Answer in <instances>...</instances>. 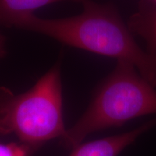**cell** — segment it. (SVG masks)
<instances>
[{
	"label": "cell",
	"instance_id": "cell-1",
	"mask_svg": "<svg viewBox=\"0 0 156 156\" xmlns=\"http://www.w3.org/2000/svg\"><path fill=\"white\" fill-rule=\"evenodd\" d=\"M76 16L43 19L34 14L17 21L15 27L39 33L64 44L130 63L156 87V51L144 50L114 6L90 0L83 2Z\"/></svg>",
	"mask_w": 156,
	"mask_h": 156
},
{
	"label": "cell",
	"instance_id": "cell-2",
	"mask_svg": "<svg viewBox=\"0 0 156 156\" xmlns=\"http://www.w3.org/2000/svg\"><path fill=\"white\" fill-rule=\"evenodd\" d=\"M153 114H156V87L132 64L117 61L98 87L85 112L66 131L62 143L75 148L90 134Z\"/></svg>",
	"mask_w": 156,
	"mask_h": 156
},
{
	"label": "cell",
	"instance_id": "cell-3",
	"mask_svg": "<svg viewBox=\"0 0 156 156\" xmlns=\"http://www.w3.org/2000/svg\"><path fill=\"white\" fill-rule=\"evenodd\" d=\"M58 61L30 90L14 94L0 87V134H15L22 142L34 147L54 138H62L64 124Z\"/></svg>",
	"mask_w": 156,
	"mask_h": 156
},
{
	"label": "cell",
	"instance_id": "cell-4",
	"mask_svg": "<svg viewBox=\"0 0 156 156\" xmlns=\"http://www.w3.org/2000/svg\"><path fill=\"white\" fill-rule=\"evenodd\" d=\"M156 126V117L131 131L80 144L69 156H117L142 134Z\"/></svg>",
	"mask_w": 156,
	"mask_h": 156
},
{
	"label": "cell",
	"instance_id": "cell-5",
	"mask_svg": "<svg viewBox=\"0 0 156 156\" xmlns=\"http://www.w3.org/2000/svg\"><path fill=\"white\" fill-rule=\"evenodd\" d=\"M126 24L132 34L145 41L147 50L156 51V4L154 2L143 0Z\"/></svg>",
	"mask_w": 156,
	"mask_h": 156
},
{
	"label": "cell",
	"instance_id": "cell-6",
	"mask_svg": "<svg viewBox=\"0 0 156 156\" xmlns=\"http://www.w3.org/2000/svg\"><path fill=\"white\" fill-rule=\"evenodd\" d=\"M67 0H0V25L15 27L23 17L34 14L36 9L44 6ZM80 2L85 0H69Z\"/></svg>",
	"mask_w": 156,
	"mask_h": 156
},
{
	"label": "cell",
	"instance_id": "cell-7",
	"mask_svg": "<svg viewBox=\"0 0 156 156\" xmlns=\"http://www.w3.org/2000/svg\"><path fill=\"white\" fill-rule=\"evenodd\" d=\"M35 147L21 142V143H1L0 156H29Z\"/></svg>",
	"mask_w": 156,
	"mask_h": 156
},
{
	"label": "cell",
	"instance_id": "cell-8",
	"mask_svg": "<svg viewBox=\"0 0 156 156\" xmlns=\"http://www.w3.org/2000/svg\"><path fill=\"white\" fill-rule=\"evenodd\" d=\"M6 55L5 38L2 35L0 34V58H3Z\"/></svg>",
	"mask_w": 156,
	"mask_h": 156
},
{
	"label": "cell",
	"instance_id": "cell-9",
	"mask_svg": "<svg viewBox=\"0 0 156 156\" xmlns=\"http://www.w3.org/2000/svg\"><path fill=\"white\" fill-rule=\"evenodd\" d=\"M152 1H153V2H155V3L156 4V0H152Z\"/></svg>",
	"mask_w": 156,
	"mask_h": 156
}]
</instances>
